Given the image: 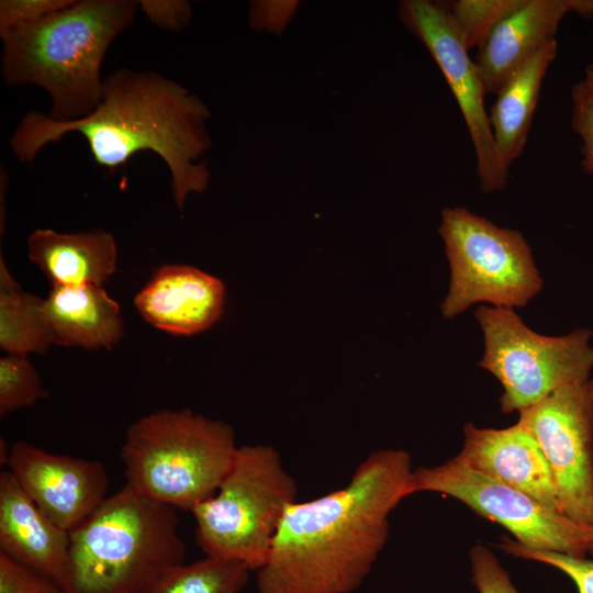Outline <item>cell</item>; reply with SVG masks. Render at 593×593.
Returning <instances> with one entry per match:
<instances>
[{
    "instance_id": "6da1fadb",
    "label": "cell",
    "mask_w": 593,
    "mask_h": 593,
    "mask_svg": "<svg viewBox=\"0 0 593 593\" xmlns=\"http://www.w3.org/2000/svg\"><path fill=\"white\" fill-rule=\"evenodd\" d=\"M412 473L409 452L377 450L346 486L290 504L256 571L258 593L357 590L385 546L390 514L410 495Z\"/></svg>"
},
{
    "instance_id": "7a4b0ae2",
    "label": "cell",
    "mask_w": 593,
    "mask_h": 593,
    "mask_svg": "<svg viewBox=\"0 0 593 593\" xmlns=\"http://www.w3.org/2000/svg\"><path fill=\"white\" fill-rule=\"evenodd\" d=\"M210 110L182 85L154 71L122 68L103 80L99 104L69 122L27 112L10 138L18 159L33 164L49 143L81 134L99 166L114 171L135 154L150 150L167 165L175 202L182 209L189 194L209 187L211 172L200 158L211 147Z\"/></svg>"
},
{
    "instance_id": "3957f363",
    "label": "cell",
    "mask_w": 593,
    "mask_h": 593,
    "mask_svg": "<svg viewBox=\"0 0 593 593\" xmlns=\"http://www.w3.org/2000/svg\"><path fill=\"white\" fill-rule=\"evenodd\" d=\"M139 1L81 0L2 38L10 86L33 85L51 97L49 116L79 120L99 104L100 69L111 43L134 21Z\"/></svg>"
},
{
    "instance_id": "277c9868",
    "label": "cell",
    "mask_w": 593,
    "mask_h": 593,
    "mask_svg": "<svg viewBox=\"0 0 593 593\" xmlns=\"http://www.w3.org/2000/svg\"><path fill=\"white\" fill-rule=\"evenodd\" d=\"M177 508L127 485L70 532L61 593H147L183 563Z\"/></svg>"
},
{
    "instance_id": "5b68a950",
    "label": "cell",
    "mask_w": 593,
    "mask_h": 593,
    "mask_svg": "<svg viewBox=\"0 0 593 593\" xmlns=\"http://www.w3.org/2000/svg\"><path fill=\"white\" fill-rule=\"evenodd\" d=\"M238 446L233 428L191 410H160L134 422L121 448L125 485L177 510L216 492Z\"/></svg>"
},
{
    "instance_id": "8992f818",
    "label": "cell",
    "mask_w": 593,
    "mask_h": 593,
    "mask_svg": "<svg viewBox=\"0 0 593 593\" xmlns=\"http://www.w3.org/2000/svg\"><path fill=\"white\" fill-rule=\"evenodd\" d=\"M296 494V482L273 447L238 446L216 492L191 511L195 541L205 556L238 561L256 572Z\"/></svg>"
},
{
    "instance_id": "52a82bcc",
    "label": "cell",
    "mask_w": 593,
    "mask_h": 593,
    "mask_svg": "<svg viewBox=\"0 0 593 593\" xmlns=\"http://www.w3.org/2000/svg\"><path fill=\"white\" fill-rule=\"evenodd\" d=\"M438 232L450 267L444 317L479 302L523 307L541 290L542 279L521 232L458 206L443 210Z\"/></svg>"
},
{
    "instance_id": "ba28073f",
    "label": "cell",
    "mask_w": 593,
    "mask_h": 593,
    "mask_svg": "<svg viewBox=\"0 0 593 593\" xmlns=\"http://www.w3.org/2000/svg\"><path fill=\"white\" fill-rule=\"evenodd\" d=\"M474 316L484 350L479 366L502 384L501 411H522L568 384L590 378L592 332L540 335L524 324L512 307L481 305Z\"/></svg>"
},
{
    "instance_id": "9c48e42d",
    "label": "cell",
    "mask_w": 593,
    "mask_h": 593,
    "mask_svg": "<svg viewBox=\"0 0 593 593\" xmlns=\"http://www.w3.org/2000/svg\"><path fill=\"white\" fill-rule=\"evenodd\" d=\"M417 492L440 493L460 501L479 516L503 526L515 541L530 549L585 557L593 539V527L469 468L457 457L414 469L410 495Z\"/></svg>"
},
{
    "instance_id": "30bf717a",
    "label": "cell",
    "mask_w": 593,
    "mask_h": 593,
    "mask_svg": "<svg viewBox=\"0 0 593 593\" xmlns=\"http://www.w3.org/2000/svg\"><path fill=\"white\" fill-rule=\"evenodd\" d=\"M551 472L561 512L593 527V377L519 411Z\"/></svg>"
},
{
    "instance_id": "8fae6325",
    "label": "cell",
    "mask_w": 593,
    "mask_h": 593,
    "mask_svg": "<svg viewBox=\"0 0 593 593\" xmlns=\"http://www.w3.org/2000/svg\"><path fill=\"white\" fill-rule=\"evenodd\" d=\"M399 18L427 48L458 103L473 145L481 190H502L508 180V169L503 165L494 141L484 105L486 92L445 4L403 0L399 4Z\"/></svg>"
},
{
    "instance_id": "7c38bea8",
    "label": "cell",
    "mask_w": 593,
    "mask_h": 593,
    "mask_svg": "<svg viewBox=\"0 0 593 593\" xmlns=\"http://www.w3.org/2000/svg\"><path fill=\"white\" fill-rule=\"evenodd\" d=\"M7 465L36 506L69 533L107 499L109 480L100 461L52 454L21 440L10 448Z\"/></svg>"
},
{
    "instance_id": "4fadbf2b",
    "label": "cell",
    "mask_w": 593,
    "mask_h": 593,
    "mask_svg": "<svg viewBox=\"0 0 593 593\" xmlns=\"http://www.w3.org/2000/svg\"><path fill=\"white\" fill-rule=\"evenodd\" d=\"M456 457L469 468L561 512L548 463L521 424L497 429L467 423L463 445Z\"/></svg>"
},
{
    "instance_id": "5bb4252c",
    "label": "cell",
    "mask_w": 593,
    "mask_h": 593,
    "mask_svg": "<svg viewBox=\"0 0 593 593\" xmlns=\"http://www.w3.org/2000/svg\"><path fill=\"white\" fill-rule=\"evenodd\" d=\"M134 303L153 326L175 335H194L221 318L225 287L198 268L166 265L153 275Z\"/></svg>"
},
{
    "instance_id": "9a60e30c",
    "label": "cell",
    "mask_w": 593,
    "mask_h": 593,
    "mask_svg": "<svg viewBox=\"0 0 593 593\" xmlns=\"http://www.w3.org/2000/svg\"><path fill=\"white\" fill-rule=\"evenodd\" d=\"M584 0H523L479 48L475 65L486 93L496 94L555 35L563 18L580 14Z\"/></svg>"
},
{
    "instance_id": "2e32d148",
    "label": "cell",
    "mask_w": 593,
    "mask_h": 593,
    "mask_svg": "<svg viewBox=\"0 0 593 593\" xmlns=\"http://www.w3.org/2000/svg\"><path fill=\"white\" fill-rule=\"evenodd\" d=\"M70 533L48 518L8 470L0 474V551L60 588L69 559Z\"/></svg>"
},
{
    "instance_id": "e0dca14e",
    "label": "cell",
    "mask_w": 593,
    "mask_h": 593,
    "mask_svg": "<svg viewBox=\"0 0 593 593\" xmlns=\"http://www.w3.org/2000/svg\"><path fill=\"white\" fill-rule=\"evenodd\" d=\"M43 316L52 343L111 349L123 337L119 304L102 286H57L44 299Z\"/></svg>"
},
{
    "instance_id": "ac0fdd59",
    "label": "cell",
    "mask_w": 593,
    "mask_h": 593,
    "mask_svg": "<svg viewBox=\"0 0 593 593\" xmlns=\"http://www.w3.org/2000/svg\"><path fill=\"white\" fill-rule=\"evenodd\" d=\"M27 250L53 287L102 286L116 268L114 237L102 230L58 233L38 228L29 236Z\"/></svg>"
},
{
    "instance_id": "d6986e66",
    "label": "cell",
    "mask_w": 593,
    "mask_h": 593,
    "mask_svg": "<svg viewBox=\"0 0 593 593\" xmlns=\"http://www.w3.org/2000/svg\"><path fill=\"white\" fill-rule=\"evenodd\" d=\"M557 51L556 40L545 44L496 93L489 118L497 152L507 169L526 145L542 80Z\"/></svg>"
},
{
    "instance_id": "ffe728a7",
    "label": "cell",
    "mask_w": 593,
    "mask_h": 593,
    "mask_svg": "<svg viewBox=\"0 0 593 593\" xmlns=\"http://www.w3.org/2000/svg\"><path fill=\"white\" fill-rule=\"evenodd\" d=\"M44 299L23 292L0 260V347L12 355L45 353L53 345L43 316Z\"/></svg>"
},
{
    "instance_id": "44dd1931",
    "label": "cell",
    "mask_w": 593,
    "mask_h": 593,
    "mask_svg": "<svg viewBox=\"0 0 593 593\" xmlns=\"http://www.w3.org/2000/svg\"><path fill=\"white\" fill-rule=\"evenodd\" d=\"M249 572L242 562L205 556L170 570L147 593H239Z\"/></svg>"
},
{
    "instance_id": "7402d4cb",
    "label": "cell",
    "mask_w": 593,
    "mask_h": 593,
    "mask_svg": "<svg viewBox=\"0 0 593 593\" xmlns=\"http://www.w3.org/2000/svg\"><path fill=\"white\" fill-rule=\"evenodd\" d=\"M523 0H456L445 5L463 44L480 48Z\"/></svg>"
},
{
    "instance_id": "603a6c76",
    "label": "cell",
    "mask_w": 593,
    "mask_h": 593,
    "mask_svg": "<svg viewBox=\"0 0 593 593\" xmlns=\"http://www.w3.org/2000/svg\"><path fill=\"white\" fill-rule=\"evenodd\" d=\"M48 394L35 367L24 355L8 354L0 359V416L33 405Z\"/></svg>"
},
{
    "instance_id": "cb8c5ba5",
    "label": "cell",
    "mask_w": 593,
    "mask_h": 593,
    "mask_svg": "<svg viewBox=\"0 0 593 593\" xmlns=\"http://www.w3.org/2000/svg\"><path fill=\"white\" fill-rule=\"evenodd\" d=\"M501 549L511 556L551 566L569 577L578 593H593V560L555 551L527 548L508 537H503Z\"/></svg>"
},
{
    "instance_id": "d4e9b609",
    "label": "cell",
    "mask_w": 593,
    "mask_h": 593,
    "mask_svg": "<svg viewBox=\"0 0 593 593\" xmlns=\"http://www.w3.org/2000/svg\"><path fill=\"white\" fill-rule=\"evenodd\" d=\"M76 0H1L0 36L33 24L72 4Z\"/></svg>"
},
{
    "instance_id": "484cf974",
    "label": "cell",
    "mask_w": 593,
    "mask_h": 593,
    "mask_svg": "<svg viewBox=\"0 0 593 593\" xmlns=\"http://www.w3.org/2000/svg\"><path fill=\"white\" fill-rule=\"evenodd\" d=\"M471 581L479 593H518L495 555L483 545L470 550Z\"/></svg>"
},
{
    "instance_id": "4316f807",
    "label": "cell",
    "mask_w": 593,
    "mask_h": 593,
    "mask_svg": "<svg viewBox=\"0 0 593 593\" xmlns=\"http://www.w3.org/2000/svg\"><path fill=\"white\" fill-rule=\"evenodd\" d=\"M0 593H61L58 584L0 551Z\"/></svg>"
},
{
    "instance_id": "83f0119b",
    "label": "cell",
    "mask_w": 593,
    "mask_h": 593,
    "mask_svg": "<svg viewBox=\"0 0 593 593\" xmlns=\"http://www.w3.org/2000/svg\"><path fill=\"white\" fill-rule=\"evenodd\" d=\"M571 128L580 136L582 144L581 167L584 172L593 175V97L582 80L571 87Z\"/></svg>"
},
{
    "instance_id": "f1b7e54d",
    "label": "cell",
    "mask_w": 593,
    "mask_h": 593,
    "mask_svg": "<svg viewBox=\"0 0 593 593\" xmlns=\"http://www.w3.org/2000/svg\"><path fill=\"white\" fill-rule=\"evenodd\" d=\"M139 9L156 26L166 31H181L191 19V5L183 0H142Z\"/></svg>"
},
{
    "instance_id": "f546056e",
    "label": "cell",
    "mask_w": 593,
    "mask_h": 593,
    "mask_svg": "<svg viewBox=\"0 0 593 593\" xmlns=\"http://www.w3.org/2000/svg\"><path fill=\"white\" fill-rule=\"evenodd\" d=\"M582 82L590 92V94L593 97V63L589 64L585 67Z\"/></svg>"
},
{
    "instance_id": "4dcf8cb0",
    "label": "cell",
    "mask_w": 593,
    "mask_h": 593,
    "mask_svg": "<svg viewBox=\"0 0 593 593\" xmlns=\"http://www.w3.org/2000/svg\"><path fill=\"white\" fill-rule=\"evenodd\" d=\"M584 18L593 20V0H590Z\"/></svg>"
},
{
    "instance_id": "1f68e13d",
    "label": "cell",
    "mask_w": 593,
    "mask_h": 593,
    "mask_svg": "<svg viewBox=\"0 0 593 593\" xmlns=\"http://www.w3.org/2000/svg\"><path fill=\"white\" fill-rule=\"evenodd\" d=\"M589 552L593 556V539L589 546Z\"/></svg>"
}]
</instances>
